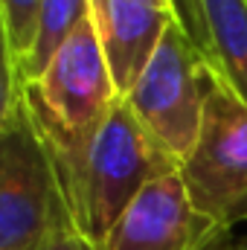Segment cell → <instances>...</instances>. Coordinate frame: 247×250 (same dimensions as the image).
<instances>
[{
  "mask_svg": "<svg viewBox=\"0 0 247 250\" xmlns=\"http://www.w3.org/2000/svg\"><path fill=\"white\" fill-rule=\"evenodd\" d=\"M178 172L206 218L227 230L247 221V102L218 76L206 90L198 140Z\"/></svg>",
  "mask_w": 247,
  "mask_h": 250,
  "instance_id": "cell-3",
  "label": "cell"
},
{
  "mask_svg": "<svg viewBox=\"0 0 247 250\" xmlns=\"http://www.w3.org/2000/svg\"><path fill=\"white\" fill-rule=\"evenodd\" d=\"M90 21L120 96L134 87L166 29L178 23L169 0H90Z\"/></svg>",
  "mask_w": 247,
  "mask_h": 250,
  "instance_id": "cell-6",
  "label": "cell"
},
{
  "mask_svg": "<svg viewBox=\"0 0 247 250\" xmlns=\"http://www.w3.org/2000/svg\"><path fill=\"white\" fill-rule=\"evenodd\" d=\"M21 108V82H18V62L9 44V32L0 15V134L6 131V125L15 120Z\"/></svg>",
  "mask_w": 247,
  "mask_h": 250,
  "instance_id": "cell-10",
  "label": "cell"
},
{
  "mask_svg": "<svg viewBox=\"0 0 247 250\" xmlns=\"http://www.w3.org/2000/svg\"><path fill=\"white\" fill-rule=\"evenodd\" d=\"M215 76L247 102V0H201Z\"/></svg>",
  "mask_w": 247,
  "mask_h": 250,
  "instance_id": "cell-7",
  "label": "cell"
},
{
  "mask_svg": "<svg viewBox=\"0 0 247 250\" xmlns=\"http://www.w3.org/2000/svg\"><path fill=\"white\" fill-rule=\"evenodd\" d=\"M38 250H102V248L93 245V242L76 227V221H73V215L67 212L64 201H59L56 209H53V221H50V227H47V236H44V242H41Z\"/></svg>",
  "mask_w": 247,
  "mask_h": 250,
  "instance_id": "cell-11",
  "label": "cell"
},
{
  "mask_svg": "<svg viewBox=\"0 0 247 250\" xmlns=\"http://www.w3.org/2000/svg\"><path fill=\"white\" fill-rule=\"evenodd\" d=\"M178 18V26L186 32V38L198 47V53L209 62V38H206V26H204V12H201V0H169Z\"/></svg>",
  "mask_w": 247,
  "mask_h": 250,
  "instance_id": "cell-12",
  "label": "cell"
},
{
  "mask_svg": "<svg viewBox=\"0 0 247 250\" xmlns=\"http://www.w3.org/2000/svg\"><path fill=\"white\" fill-rule=\"evenodd\" d=\"M230 242V230L192 204L175 169L154 178L128 204L102 250H227Z\"/></svg>",
  "mask_w": 247,
  "mask_h": 250,
  "instance_id": "cell-5",
  "label": "cell"
},
{
  "mask_svg": "<svg viewBox=\"0 0 247 250\" xmlns=\"http://www.w3.org/2000/svg\"><path fill=\"white\" fill-rule=\"evenodd\" d=\"M212 79V64L198 53L184 29L172 23L151 62L123 96L137 123L154 137V143L178 166L186 160L198 140Z\"/></svg>",
  "mask_w": 247,
  "mask_h": 250,
  "instance_id": "cell-2",
  "label": "cell"
},
{
  "mask_svg": "<svg viewBox=\"0 0 247 250\" xmlns=\"http://www.w3.org/2000/svg\"><path fill=\"white\" fill-rule=\"evenodd\" d=\"M227 250H247V236L245 239H233V242L227 245Z\"/></svg>",
  "mask_w": 247,
  "mask_h": 250,
  "instance_id": "cell-13",
  "label": "cell"
},
{
  "mask_svg": "<svg viewBox=\"0 0 247 250\" xmlns=\"http://www.w3.org/2000/svg\"><path fill=\"white\" fill-rule=\"evenodd\" d=\"M62 201L23 105L0 134V250H38Z\"/></svg>",
  "mask_w": 247,
  "mask_h": 250,
  "instance_id": "cell-4",
  "label": "cell"
},
{
  "mask_svg": "<svg viewBox=\"0 0 247 250\" xmlns=\"http://www.w3.org/2000/svg\"><path fill=\"white\" fill-rule=\"evenodd\" d=\"M90 18V0H41L38 12V29H35V44L29 56L18 64V82H35L50 59L62 50V44Z\"/></svg>",
  "mask_w": 247,
  "mask_h": 250,
  "instance_id": "cell-8",
  "label": "cell"
},
{
  "mask_svg": "<svg viewBox=\"0 0 247 250\" xmlns=\"http://www.w3.org/2000/svg\"><path fill=\"white\" fill-rule=\"evenodd\" d=\"M38 12H41V0H0V15H3L9 44H12L18 64L29 56V50L35 44Z\"/></svg>",
  "mask_w": 247,
  "mask_h": 250,
  "instance_id": "cell-9",
  "label": "cell"
},
{
  "mask_svg": "<svg viewBox=\"0 0 247 250\" xmlns=\"http://www.w3.org/2000/svg\"><path fill=\"white\" fill-rule=\"evenodd\" d=\"M175 169L178 163L154 143V137L120 99L90 146L76 227L102 248L105 236L120 221L128 204L154 178Z\"/></svg>",
  "mask_w": 247,
  "mask_h": 250,
  "instance_id": "cell-1",
  "label": "cell"
}]
</instances>
